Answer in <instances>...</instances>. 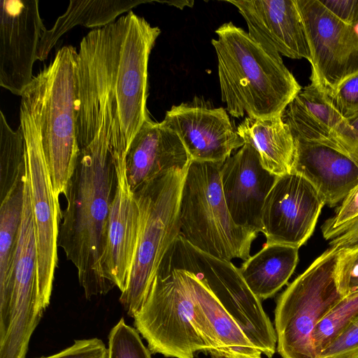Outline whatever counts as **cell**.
I'll return each mask as SVG.
<instances>
[{
  "mask_svg": "<svg viewBox=\"0 0 358 358\" xmlns=\"http://www.w3.org/2000/svg\"><path fill=\"white\" fill-rule=\"evenodd\" d=\"M160 123L178 134L192 161L224 162L245 144L222 107L180 103L167 110Z\"/></svg>",
  "mask_w": 358,
  "mask_h": 358,
  "instance_id": "obj_15",
  "label": "cell"
},
{
  "mask_svg": "<svg viewBox=\"0 0 358 358\" xmlns=\"http://www.w3.org/2000/svg\"><path fill=\"white\" fill-rule=\"evenodd\" d=\"M343 152L358 165V139H352L345 146Z\"/></svg>",
  "mask_w": 358,
  "mask_h": 358,
  "instance_id": "obj_37",
  "label": "cell"
},
{
  "mask_svg": "<svg viewBox=\"0 0 358 358\" xmlns=\"http://www.w3.org/2000/svg\"><path fill=\"white\" fill-rule=\"evenodd\" d=\"M76 168L59 217L58 247L75 266L85 297L103 295L113 287L103 260L109 210L116 184L114 153L108 145H78Z\"/></svg>",
  "mask_w": 358,
  "mask_h": 358,
  "instance_id": "obj_1",
  "label": "cell"
},
{
  "mask_svg": "<svg viewBox=\"0 0 358 358\" xmlns=\"http://www.w3.org/2000/svg\"><path fill=\"white\" fill-rule=\"evenodd\" d=\"M185 271L207 354L213 358H262L208 285L193 273Z\"/></svg>",
  "mask_w": 358,
  "mask_h": 358,
  "instance_id": "obj_20",
  "label": "cell"
},
{
  "mask_svg": "<svg viewBox=\"0 0 358 358\" xmlns=\"http://www.w3.org/2000/svg\"><path fill=\"white\" fill-rule=\"evenodd\" d=\"M310 51V83L331 95L358 73V32L319 0H295Z\"/></svg>",
  "mask_w": 358,
  "mask_h": 358,
  "instance_id": "obj_12",
  "label": "cell"
},
{
  "mask_svg": "<svg viewBox=\"0 0 358 358\" xmlns=\"http://www.w3.org/2000/svg\"><path fill=\"white\" fill-rule=\"evenodd\" d=\"M357 216L358 184L343 199L336 214L324 223L322 227V234L327 233Z\"/></svg>",
  "mask_w": 358,
  "mask_h": 358,
  "instance_id": "obj_35",
  "label": "cell"
},
{
  "mask_svg": "<svg viewBox=\"0 0 358 358\" xmlns=\"http://www.w3.org/2000/svg\"><path fill=\"white\" fill-rule=\"evenodd\" d=\"M187 168L173 169L134 193L139 208L138 245L131 276L120 301L134 317L160 264L180 234V201Z\"/></svg>",
  "mask_w": 358,
  "mask_h": 358,
  "instance_id": "obj_5",
  "label": "cell"
},
{
  "mask_svg": "<svg viewBox=\"0 0 358 358\" xmlns=\"http://www.w3.org/2000/svg\"><path fill=\"white\" fill-rule=\"evenodd\" d=\"M191 157L178 134L148 117L130 144L127 175L134 193L173 169L187 168Z\"/></svg>",
  "mask_w": 358,
  "mask_h": 358,
  "instance_id": "obj_19",
  "label": "cell"
},
{
  "mask_svg": "<svg viewBox=\"0 0 358 358\" xmlns=\"http://www.w3.org/2000/svg\"><path fill=\"white\" fill-rule=\"evenodd\" d=\"M215 33L217 38L211 43L226 110L238 118L282 115L302 88L280 55L268 51L231 22Z\"/></svg>",
  "mask_w": 358,
  "mask_h": 358,
  "instance_id": "obj_2",
  "label": "cell"
},
{
  "mask_svg": "<svg viewBox=\"0 0 358 358\" xmlns=\"http://www.w3.org/2000/svg\"><path fill=\"white\" fill-rule=\"evenodd\" d=\"M245 19L248 34L268 51L310 61L303 23L295 0H227Z\"/></svg>",
  "mask_w": 358,
  "mask_h": 358,
  "instance_id": "obj_17",
  "label": "cell"
},
{
  "mask_svg": "<svg viewBox=\"0 0 358 358\" xmlns=\"http://www.w3.org/2000/svg\"><path fill=\"white\" fill-rule=\"evenodd\" d=\"M116 184L110 203L103 260L106 276L121 293L127 289L136 256L139 208L129 184L126 157L114 159Z\"/></svg>",
  "mask_w": 358,
  "mask_h": 358,
  "instance_id": "obj_16",
  "label": "cell"
},
{
  "mask_svg": "<svg viewBox=\"0 0 358 358\" xmlns=\"http://www.w3.org/2000/svg\"><path fill=\"white\" fill-rule=\"evenodd\" d=\"M45 309L37 288V247L27 171L23 208L6 299L0 303V358H24Z\"/></svg>",
  "mask_w": 358,
  "mask_h": 358,
  "instance_id": "obj_9",
  "label": "cell"
},
{
  "mask_svg": "<svg viewBox=\"0 0 358 358\" xmlns=\"http://www.w3.org/2000/svg\"><path fill=\"white\" fill-rule=\"evenodd\" d=\"M171 269L187 271L203 280L255 348L262 355L273 357L277 346L275 327L239 268L196 248L178 236L159 268Z\"/></svg>",
  "mask_w": 358,
  "mask_h": 358,
  "instance_id": "obj_7",
  "label": "cell"
},
{
  "mask_svg": "<svg viewBox=\"0 0 358 358\" xmlns=\"http://www.w3.org/2000/svg\"><path fill=\"white\" fill-rule=\"evenodd\" d=\"M24 175L1 198L0 303L6 299L11 282L23 208Z\"/></svg>",
  "mask_w": 358,
  "mask_h": 358,
  "instance_id": "obj_26",
  "label": "cell"
},
{
  "mask_svg": "<svg viewBox=\"0 0 358 358\" xmlns=\"http://www.w3.org/2000/svg\"><path fill=\"white\" fill-rule=\"evenodd\" d=\"M283 119L294 138L336 149L341 141L354 137L348 120L327 94L311 83L287 106Z\"/></svg>",
  "mask_w": 358,
  "mask_h": 358,
  "instance_id": "obj_22",
  "label": "cell"
},
{
  "mask_svg": "<svg viewBox=\"0 0 358 358\" xmlns=\"http://www.w3.org/2000/svg\"><path fill=\"white\" fill-rule=\"evenodd\" d=\"M236 131L245 143L256 149L267 171L278 177L291 173L295 143L283 114L264 118L247 117Z\"/></svg>",
  "mask_w": 358,
  "mask_h": 358,
  "instance_id": "obj_23",
  "label": "cell"
},
{
  "mask_svg": "<svg viewBox=\"0 0 358 358\" xmlns=\"http://www.w3.org/2000/svg\"><path fill=\"white\" fill-rule=\"evenodd\" d=\"M294 143L291 173L308 180L325 205L334 206L358 184V165L345 153L297 138H294Z\"/></svg>",
  "mask_w": 358,
  "mask_h": 358,
  "instance_id": "obj_21",
  "label": "cell"
},
{
  "mask_svg": "<svg viewBox=\"0 0 358 358\" xmlns=\"http://www.w3.org/2000/svg\"><path fill=\"white\" fill-rule=\"evenodd\" d=\"M221 183L227 206L234 222L262 232V210L278 176L262 166L259 154L245 143L221 167Z\"/></svg>",
  "mask_w": 358,
  "mask_h": 358,
  "instance_id": "obj_18",
  "label": "cell"
},
{
  "mask_svg": "<svg viewBox=\"0 0 358 358\" xmlns=\"http://www.w3.org/2000/svg\"><path fill=\"white\" fill-rule=\"evenodd\" d=\"M1 198L20 182L26 169V149L20 126L13 130L0 111Z\"/></svg>",
  "mask_w": 358,
  "mask_h": 358,
  "instance_id": "obj_27",
  "label": "cell"
},
{
  "mask_svg": "<svg viewBox=\"0 0 358 358\" xmlns=\"http://www.w3.org/2000/svg\"><path fill=\"white\" fill-rule=\"evenodd\" d=\"M334 107L348 120L358 114V73L345 80L327 95Z\"/></svg>",
  "mask_w": 358,
  "mask_h": 358,
  "instance_id": "obj_32",
  "label": "cell"
},
{
  "mask_svg": "<svg viewBox=\"0 0 358 358\" xmlns=\"http://www.w3.org/2000/svg\"><path fill=\"white\" fill-rule=\"evenodd\" d=\"M160 3H166L169 5L176 6L180 9H183L185 6L192 7L194 5V1H162Z\"/></svg>",
  "mask_w": 358,
  "mask_h": 358,
  "instance_id": "obj_38",
  "label": "cell"
},
{
  "mask_svg": "<svg viewBox=\"0 0 358 358\" xmlns=\"http://www.w3.org/2000/svg\"><path fill=\"white\" fill-rule=\"evenodd\" d=\"M324 202L302 176L289 173L277 178L262 210V233L267 244L299 248L311 236Z\"/></svg>",
  "mask_w": 358,
  "mask_h": 358,
  "instance_id": "obj_13",
  "label": "cell"
},
{
  "mask_svg": "<svg viewBox=\"0 0 358 358\" xmlns=\"http://www.w3.org/2000/svg\"><path fill=\"white\" fill-rule=\"evenodd\" d=\"M334 277L343 296L358 291V249L338 252Z\"/></svg>",
  "mask_w": 358,
  "mask_h": 358,
  "instance_id": "obj_30",
  "label": "cell"
},
{
  "mask_svg": "<svg viewBox=\"0 0 358 358\" xmlns=\"http://www.w3.org/2000/svg\"><path fill=\"white\" fill-rule=\"evenodd\" d=\"M38 0L0 2V85L21 96L32 81L43 29Z\"/></svg>",
  "mask_w": 358,
  "mask_h": 358,
  "instance_id": "obj_14",
  "label": "cell"
},
{
  "mask_svg": "<svg viewBox=\"0 0 358 358\" xmlns=\"http://www.w3.org/2000/svg\"><path fill=\"white\" fill-rule=\"evenodd\" d=\"M358 317V291L343 296L317 325L313 342L319 358L320 353Z\"/></svg>",
  "mask_w": 358,
  "mask_h": 358,
  "instance_id": "obj_28",
  "label": "cell"
},
{
  "mask_svg": "<svg viewBox=\"0 0 358 358\" xmlns=\"http://www.w3.org/2000/svg\"><path fill=\"white\" fill-rule=\"evenodd\" d=\"M319 358H358V317L320 353Z\"/></svg>",
  "mask_w": 358,
  "mask_h": 358,
  "instance_id": "obj_31",
  "label": "cell"
},
{
  "mask_svg": "<svg viewBox=\"0 0 358 358\" xmlns=\"http://www.w3.org/2000/svg\"><path fill=\"white\" fill-rule=\"evenodd\" d=\"M223 163L191 160L181 192L179 236L215 257L245 261L258 233L233 220L222 187Z\"/></svg>",
  "mask_w": 358,
  "mask_h": 358,
  "instance_id": "obj_4",
  "label": "cell"
},
{
  "mask_svg": "<svg viewBox=\"0 0 358 358\" xmlns=\"http://www.w3.org/2000/svg\"><path fill=\"white\" fill-rule=\"evenodd\" d=\"M348 122L354 136V138L358 139V114L348 120Z\"/></svg>",
  "mask_w": 358,
  "mask_h": 358,
  "instance_id": "obj_39",
  "label": "cell"
},
{
  "mask_svg": "<svg viewBox=\"0 0 358 358\" xmlns=\"http://www.w3.org/2000/svg\"><path fill=\"white\" fill-rule=\"evenodd\" d=\"M38 358H108V348L97 338L76 340L72 345L57 354Z\"/></svg>",
  "mask_w": 358,
  "mask_h": 358,
  "instance_id": "obj_33",
  "label": "cell"
},
{
  "mask_svg": "<svg viewBox=\"0 0 358 358\" xmlns=\"http://www.w3.org/2000/svg\"><path fill=\"white\" fill-rule=\"evenodd\" d=\"M114 88L118 115L127 151L149 114L148 66L160 34L132 10L114 21Z\"/></svg>",
  "mask_w": 358,
  "mask_h": 358,
  "instance_id": "obj_10",
  "label": "cell"
},
{
  "mask_svg": "<svg viewBox=\"0 0 358 358\" xmlns=\"http://www.w3.org/2000/svg\"><path fill=\"white\" fill-rule=\"evenodd\" d=\"M134 319L152 353L173 358H194L197 352L207 354L184 270H159Z\"/></svg>",
  "mask_w": 358,
  "mask_h": 358,
  "instance_id": "obj_8",
  "label": "cell"
},
{
  "mask_svg": "<svg viewBox=\"0 0 358 358\" xmlns=\"http://www.w3.org/2000/svg\"><path fill=\"white\" fill-rule=\"evenodd\" d=\"M338 254L328 248L278 297L274 327L282 358H318L313 342L315 329L343 297L334 277Z\"/></svg>",
  "mask_w": 358,
  "mask_h": 358,
  "instance_id": "obj_6",
  "label": "cell"
},
{
  "mask_svg": "<svg viewBox=\"0 0 358 358\" xmlns=\"http://www.w3.org/2000/svg\"><path fill=\"white\" fill-rule=\"evenodd\" d=\"M299 260V248L265 243L263 248L244 261L240 273L252 293L260 300L273 296L286 285Z\"/></svg>",
  "mask_w": 358,
  "mask_h": 358,
  "instance_id": "obj_24",
  "label": "cell"
},
{
  "mask_svg": "<svg viewBox=\"0 0 358 358\" xmlns=\"http://www.w3.org/2000/svg\"><path fill=\"white\" fill-rule=\"evenodd\" d=\"M77 55L75 47H62L52 62L34 76L20 96V103L29 110L38 127L58 201L60 194H66L78 155L76 133Z\"/></svg>",
  "mask_w": 358,
  "mask_h": 358,
  "instance_id": "obj_3",
  "label": "cell"
},
{
  "mask_svg": "<svg viewBox=\"0 0 358 358\" xmlns=\"http://www.w3.org/2000/svg\"><path fill=\"white\" fill-rule=\"evenodd\" d=\"M147 0H71L65 13L50 29L43 31L38 50V59L45 60L59 38L76 25L100 28L115 21L126 11H130Z\"/></svg>",
  "mask_w": 358,
  "mask_h": 358,
  "instance_id": "obj_25",
  "label": "cell"
},
{
  "mask_svg": "<svg viewBox=\"0 0 358 358\" xmlns=\"http://www.w3.org/2000/svg\"><path fill=\"white\" fill-rule=\"evenodd\" d=\"M108 358H152L138 331L127 325L123 318L108 335Z\"/></svg>",
  "mask_w": 358,
  "mask_h": 358,
  "instance_id": "obj_29",
  "label": "cell"
},
{
  "mask_svg": "<svg viewBox=\"0 0 358 358\" xmlns=\"http://www.w3.org/2000/svg\"><path fill=\"white\" fill-rule=\"evenodd\" d=\"M322 234L338 252L358 249V216Z\"/></svg>",
  "mask_w": 358,
  "mask_h": 358,
  "instance_id": "obj_34",
  "label": "cell"
},
{
  "mask_svg": "<svg viewBox=\"0 0 358 358\" xmlns=\"http://www.w3.org/2000/svg\"><path fill=\"white\" fill-rule=\"evenodd\" d=\"M20 126L26 149V171L35 224L37 247V288L40 301L48 306L57 264L59 201L52 187L40 131L29 110L20 106Z\"/></svg>",
  "mask_w": 358,
  "mask_h": 358,
  "instance_id": "obj_11",
  "label": "cell"
},
{
  "mask_svg": "<svg viewBox=\"0 0 358 358\" xmlns=\"http://www.w3.org/2000/svg\"><path fill=\"white\" fill-rule=\"evenodd\" d=\"M336 17L345 24L358 25V0H319Z\"/></svg>",
  "mask_w": 358,
  "mask_h": 358,
  "instance_id": "obj_36",
  "label": "cell"
}]
</instances>
